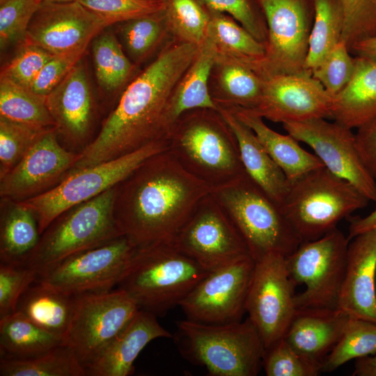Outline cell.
<instances>
[{
  "instance_id": "30",
  "label": "cell",
  "mask_w": 376,
  "mask_h": 376,
  "mask_svg": "<svg viewBox=\"0 0 376 376\" xmlns=\"http://www.w3.org/2000/svg\"><path fill=\"white\" fill-rule=\"evenodd\" d=\"M63 344V337L42 329L19 312L0 318V359H30Z\"/></svg>"
},
{
  "instance_id": "31",
  "label": "cell",
  "mask_w": 376,
  "mask_h": 376,
  "mask_svg": "<svg viewBox=\"0 0 376 376\" xmlns=\"http://www.w3.org/2000/svg\"><path fill=\"white\" fill-rule=\"evenodd\" d=\"M33 212L20 202L1 199L0 262L22 263L40 240Z\"/></svg>"
},
{
  "instance_id": "53",
  "label": "cell",
  "mask_w": 376,
  "mask_h": 376,
  "mask_svg": "<svg viewBox=\"0 0 376 376\" xmlns=\"http://www.w3.org/2000/svg\"><path fill=\"white\" fill-rule=\"evenodd\" d=\"M351 54L355 56L376 60V36L361 40L352 46Z\"/></svg>"
},
{
  "instance_id": "18",
  "label": "cell",
  "mask_w": 376,
  "mask_h": 376,
  "mask_svg": "<svg viewBox=\"0 0 376 376\" xmlns=\"http://www.w3.org/2000/svg\"><path fill=\"white\" fill-rule=\"evenodd\" d=\"M113 24L79 1H42L29 26L24 43L53 55L86 49L90 42Z\"/></svg>"
},
{
  "instance_id": "1",
  "label": "cell",
  "mask_w": 376,
  "mask_h": 376,
  "mask_svg": "<svg viewBox=\"0 0 376 376\" xmlns=\"http://www.w3.org/2000/svg\"><path fill=\"white\" fill-rule=\"evenodd\" d=\"M198 49V45L181 41L163 49L125 89L71 171L168 139L171 99Z\"/></svg>"
},
{
  "instance_id": "15",
  "label": "cell",
  "mask_w": 376,
  "mask_h": 376,
  "mask_svg": "<svg viewBox=\"0 0 376 376\" xmlns=\"http://www.w3.org/2000/svg\"><path fill=\"white\" fill-rule=\"evenodd\" d=\"M139 310L128 294L118 288L79 296L63 344L85 368Z\"/></svg>"
},
{
  "instance_id": "40",
  "label": "cell",
  "mask_w": 376,
  "mask_h": 376,
  "mask_svg": "<svg viewBox=\"0 0 376 376\" xmlns=\"http://www.w3.org/2000/svg\"><path fill=\"white\" fill-rule=\"evenodd\" d=\"M0 117V178L10 171L50 129Z\"/></svg>"
},
{
  "instance_id": "20",
  "label": "cell",
  "mask_w": 376,
  "mask_h": 376,
  "mask_svg": "<svg viewBox=\"0 0 376 376\" xmlns=\"http://www.w3.org/2000/svg\"><path fill=\"white\" fill-rule=\"evenodd\" d=\"M332 96L304 70L263 79L258 104L250 109L274 123L298 122L316 118H331Z\"/></svg>"
},
{
  "instance_id": "54",
  "label": "cell",
  "mask_w": 376,
  "mask_h": 376,
  "mask_svg": "<svg viewBox=\"0 0 376 376\" xmlns=\"http://www.w3.org/2000/svg\"><path fill=\"white\" fill-rule=\"evenodd\" d=\"M353 376H376V354L356 359Z\"/></svg>"
},
{
  "instance_id": "35",
  "label": "cell",
  "mask_w": 376,
  "mask_h": 376,
  "mask_svg": "<svg viewBox=\"0 0 376 376\" xmlns=\"http://www.w3.org/2000/svg\"><path fill=\"white\" fill-rule=\"evenodd\" d=\"M1 376H86L74 352L63 344L36 357L0 359Z\"/></svg>"
},
{
  "instance_id": "25",
  "label": "cell",
  "mask_w": 376,
  "mask_h": 376,
  "mask_svg": "<svg viewBox=\"0 0 376 376\" xmlns=\"http://www.w3.org/2000/svg\"><path fill=\"white\" fill-rule=\"evenodd\" d=\"M217 111L236 138L245 173L281 205L290 185L284 173L268 154L254 132L230 109L217 106Z\"/></svg>"
},
{
  "instance_id": "50",
  "label": "cell",
  "mask_w": 376,
  "mask_h": 376,
  "mask_svg": "<svg viewBox=\"0 0 376 376\" xmlns=\"http://www.w3.org/2000/svg\"><path fill=\"white\" fill-rule=\"evenodd\" d=\"M85 52L82 49L52 56L40 70L29 90L46 97L81 61Z\"/></svg>"
},
{
  "instance_id": "17",
  "label": "cell",
  "mask_w": 376,
  "mask_h": 376,
  "mask_svg": "<svg viewBox=\"0 0 376 376\" xmlns=\"http://www.w3.org/2000/svg\"><path fill=\"white\" fill-rule=\"evenodd\" d=\"M283 127L297 141L309 146L330 172L376 203V180L360 156L352 129L324 118L285 123Z\"/></svg>"
},
{
  "instance_id": "10",
  "label": "cell",
  "mask_w": 376,
  "mask_h": 376,
  "mask_svg": "<svg viewBox=\"0 0 376 376\" xmlns=\"http://www.w3.org/2000/svg\"><path fill=\"white\" fill-rule=\"evenodd\" d=\"M349 242L336 228L318 239L301 242L285 257L295 284L305 285L304 291L295 295L297 309L337 308Z\"/></svg>"
},
{
  "instance_id": "49",
  "label": "cell",
  "mask_w": 376,
  "mask_h": 376,
  "mask_svg": "<svg viewBox=\"0 0 376 376\" xmlns=\"http://www.w3.org/2000/svg\"><path fill=\"white\" fill-rule=\"evenodd\" d=\"M54 56L39 47L23 43L16 56L1 70L0 79L29 89L44 65Z\"/></svg>"
},
{
  "instance_id": "22",
  "label": "cell",
  "mask_w": 376,
  "mask_h": 376,
  "mask_svg": "<svg viewBox=\"0 0 376 376\" xmlns=\"http://www.w3.org/2000/svg\"><path fill=\"white\" fill-rule=\"evenodd\" d=\"M376 228L349 242L337 308L350 317L376 322Z\"/></svg>"
},
{
  "instance_id": "52",
  "label": "cell",
  "mask_w": 376,
  "mask_h": 376,
  "mask_svg": "<svg viewBox=\"0 0 376 376\" xmlns=\"http://www.w3.org/2000/svg\"><path fill=\"white\" fill-rule=\"evenodd\" d=\"M350 225L347 238L351 240L356 235L376 228V207L368 215L360 217H349Z\"/></svg>"
},
{
  "instance_id": "29",
  "label": "cell",
  "mask_w": 376,
  "mask_h": 376,
  "mask_svg": "<svg viewBox=\"0 0 376 376\" xmlns=\"http://www.w3.org/2000/svg\"><path fill=\"white\" fill-rule=\"evenodd\" d=\"M217 56L214 47L207 38L198 45L193 61L179 81L171 99L170 118L172 125L188 111L198 109L217 110L208 88Z\"/></svg>"
},
{
  "instance_id": "19",
  "label": "cell",
  "mask_w": 376,
  "mask_h": 376,
  "mask_svg": "<svg viewBox=\"0 0 376 376\" xmlns=\"http://www.w3.org/2000/svg\"><path fill=\"white\" fill-rule=\"evenodd\" d=\"M79 153L65 148L56 128L47 131L6 175L1 199L24 201L49 190L72 169Z\"/></svg>"
},
{
  "instance_id": "47",
  "label": "cell",
  "mask_w": 376,
  "mask_h": 376,
  "mask_svg": "<svg viewBox=\"0 0 376 376\" xmlns=\"http://www.w3.org/2000/svg\"><path fill=\"white\" fill-rule=\"evenodd\" d=\"M113 24L163 11L165 0H78Z\"/></svg>"
},
{
  "instance_id": "5",
  "label": "cell",
  "mask_w": 376,
  "mask_h": 376,
  "mask_svg": "<svg viewBox=\"0 0 376 376\" xmlns=\"http://www.w3.org/2000/svg\"><path fill=\"white\" fill-rule=\"evenodd\" d=\"M172 338L184 359L210 375L256 376L263 368L265 348L248 318L224 324L185 319Z\"/></svg>"
},
{
  "instance_id": "12",
  "label": "cell",
  "mask_w": 376,
  "mask_h": 376,
  "mask_svg": "<svg viewBox=\"0 0 376 376\" xmlns=\"http://www.w3.org/2000/svg\"><path fill=\"white\" fill-rule=\"evenodd\" d=\"M135 248L122 235L39 270L35 281L76 297L111 291L118 285Z\"/></svg>"
},
{
  "instance_id": "46",
  "label": "cell",
  "mask_w": 376,
  "mask_h": 376,
  "mask_svg": "<svg viewBox=\"0 0 376 376\" xmlns=\"http://www.w3.org/2000/svg\"><path fill=\"white\" fill-rule=\"evenodd\" d=\"M206 8L228 14L264 45L267 27L264 15L256 0H197Z\"/></svg>"
},
{
  "instance_id": "48",
  "label": "cell",
  "mask_w": 376,
  "mask_h": 376,
  "mask_svg": "<svg viewBox=\"0 0 376 376\" xmlns=\"http://www.w3.org/2000/svg\"><path fill=\"white\" fill-rule=\"evenodd\" d=\"M37 272L22 263L0 262V318L15 312L19 298Z\"/></svg>"
},
{
  "instance_id": "38",
  "label": "cell",
  "mask_w": 376,
  "mask_h": 376,
  "mask_svg": "<svg viewBox=\"0 0 376 376\" xmlns=\"http://www.w3.org/2000/svg\"><path fill=\"white\" fill-rule=\"evenodd\" d=\"M93 57L97 81L107 91L118 89L133 69L116 37L111 31L101 32L94 38Z\"/></svg>"
},
{
  "instance_id": "14",
  "label": "cell",
  "mask_w": 376,
  "mask_h": 376,
  "mask_svg": "<svg viewBox=\"0 0 376 376\" xmlns=\"http://www.w3.org/2000/svg\"><path fill=\"white\" fill-rule=\"evenodd\" d=\"M171 242L210 272L250 256L244 239L211 192Z\"/></svg>"
},
{
  "instance_id": "4",
  "label": "cell",
  "mask_w": 376,
  "mask_h": 376,
  "mask_svg": "<svg viewBox=\"0 0 376 376\" xmlns=\"http://www.w3.org/2000/svg\"><path fill=\"white\" fill-rule=\"evenodd\" d=\"M168 141L180 164L212 189L246 173L236 138L217 110L182 113L171 126Z\"/></svg>"
},
{
  "instance_id": "36",
  "label": "cell",
  "mask_w": 376,
  "mask_h": 376,
  "mask_svg": "<svg viewBox=\"0 0 376 376\" xmlns=\"http://www.w3.org/2000/svg\"><path fill=\"white\" fill-rule=\"evenodd\" d=\"M0 117L39 127H55L46 97L0 79Z\"/></svg>"
},
{
  "instance_id": "16",
  "label": "cell",
  "mask_w": 376,
  "mask_h": 376,
  "mask_svg": "<svg viewBox=\"0 0 376 376\" xmlns=\"http://www.w3.org/2000/svg\"><path fill=\"white\" fill-rule=\"evenodd\" d=\"M254 267L248 256L210 272L180 302L186 319L210 324L241 321Z\"/></svg>"
},
{
  "instance_id": "26",
  "label": "cell",
  "mask_w": 376,
  "mask_h": 376,
  "mask_svg": "<svg viewBox=\"0 0 376 376\" xmlns=\"http://www.w3.org/2000/svg\"><path fill=\"white\" fill-rule=\"evenodd\" d=\"M355 63L352 79L332 97L331 107V118L352 130L376 119V60L355 56Z\"/></svg>"
},
{
  "instance_id": "45",
  "label": "cell",
  "mask_w": 376,
  "mask_h": 376,
  "mask_svg": "<svg viewBox=\"0 0 376 376\" xmlns=\"http://www.w3.org/2000/svg\"><path fill=\"white\" fill-rule=\"evenodd\" d=\"M344 13L341 40L350 49L355 43L376 36V0H340Z\"/></svg>"
},
{
  "instance_id": "13",
  "label": "cell",
  "mask_w": 376,
  "mask_h": 376,
  "mask_svg": "<svg viewBox=\"0 0 376 376\" xmlns=\"http://www.w3.org/2000/svg\"><path fill=\"white\" fill-rule=\"evenodd\" d=\"M295 286L285 256L269 253L255 261L246 313L265 350L283 338L295 316Z\"/></svg>"
},
{
  "instance_id": "37",
  "label": "cell",
  "mask_w": 376,
  "mask_h": 376,
  "mask_svg": "<svg viewBox=\"0 0 376 376\" xmlns=\"http://www.w3.org/2000/svg\"><path fill=\"white\" fill-rule=\"evenodd\" d=\"M376 354V322L350 318L332 351L324 359L322 373H330L352 359Z\"/></svg>"
},
{
  "instance_id": "55",
  "label": "cell",
  "mask_w": 376,
  "mask_h": 376,
  "mask_svg": "<svg viewBox=\"0 0 376 376\" xmlns=\"http://www.w3.org/2000/svg\"><path fill=\"white\" fill-rule=\"evenodd\" d=\"M40 2L42 1H49V2H56V3H65V2H72V1H78V0H38Z\"/></svg>"
},
{
  "instance_id": "27",
  "label": "cell",
  "mask_w": 376,
  "mask_h": 376,
  "mask_svg": "<svg viewBox=\"0 0 376 376\" xmlns=\"http://www.w3.org/2000/svg\"><path fill=\"white\" fill-rule=\"evenodd\" d=\"M227 108L254 132L289 182L311 170L324 166L315 154L304 150L292 136L272 130L253 111L237 107Z\"/></svg>"
},
{
  "instance_id": "23",
  "label": "cell",
  "mask_w": 376,
  "mask_h": 376,
  "mask_svg": "<svg viewBox=\"0 0 376 376\" xmlns=\"http://www.w3.org/2000/svg\"><path fill=\"white\" fill-rule=\"evenodd\" d=\"M158 338H172L173 335L160 325L155 314L139 309L99 355L85 367L86 376L132 374L133 364L139 353L150 341Z\"/></svg>"
},
{
  "instance_id": "44",
  "label": "cell",
  "mask_w": 376,
  "mask_h": 376,
  "mask_svg": "<svg viewBox=\"0 0 376 376\" xmlns=\"http://www.w3.org/2000/svg\"><path fill=\"white\" fill-rule=\"evenodd\" d=\"M40 3L38 0H0L1 49L24 43L30 22Z\"/></svg>"
},
{
  "instance_id": "28",
  "label": "cell",
  "mask_w": 376,
  "mask_h": 376,
  "mask_svg": "<svg viewBox=\"0 0 376 376\" xmlns=\"http://www.w3.org/2000/svg\"><path fill=\"white\" fill-rule=\"evenodd\" d=\"M78 297L34 281L22 294L16 311L42 329L63 338L72 319Z\"/></svg>"
},
{
  "instance_id": "43",
  "label": "cell",
  "mask_w": 376,
  "mask_h": 376,
  "mask_svg": "<svg viewBox=\"0 0 376 376\" xmlns=\"http://www.w3.org/2000/svg\"><path fill=\"white\" fill-rule=\"evenodd\" d=\"M355 56L340 40L322 63L311 71L312 76L332 97L340 92L352 79L355 70Z\"/></svg>"
},
{
  "instance_id": "34",
  "label": "cell",
  "mask_w": 376,
  "mask_h": 376,
  "mask_svg": "<svg viewBox=\"0 0 376 376\" xmlns=\"http://www.w3.org/2000/svg\"><path fill=\"white\" fill-rule=\"evenodd\" d=\"M314 18L304 69L318 67L341 40L344 13L340 0H313Z\"/></svg>"
},
{
  "instance_id": "24",
  "label": "cell",
  "mask_w": 376,
  "mask_h": 376,
  "mask_svg": "<svg viewBox=\"0 0 376 376\" xmlns=\"http://www.w3.org/2000/svg\"><path fill=\"white\" fill-rule=\"evenodd\" d=\"M350 318L338 308L297 309L283 338L299 353L322 366Z\"/></svg>"
},
{
  "instance_id": "51",
  "label": "cell",
  "mask_w": 376,
  "mask_h": 376,
  "mask_svg": "<svg viewBox=\"0 0 376 376\" xmlns=\"http://www.w3.org/2000/svg\"><path fill=\"white\" fill-rule=\"evenodd\" d=\"M357 130V149L363 163L376 180V119Z\"/></svg>"
},
{
  "instance_id": "8",
  "label": "cell",
  "mask_w": 376,
  "mask_h": 376,
  "mask_svg": "<svg viewBox=\"0 0 376 376\" xmlns=\"http://www.w3.org/2000/svg\"><path fill=\"white\" fill-rule=\"evenodd\" d=\"M113 187L65 211L40 235L24 264L36 272L122 236L113 214Z\"/></svg>"
},
{
  "instance_id": "41",
  "label": "cell",
  "mask_w": 376,
  "mask_h": 376,
  "mask_svg": "<svg viewBox=\"0 0 376 376\" xmlns=\"http://www.w3.org/2000/svg\"><path fill=\"white\" fill-rule=\"evenodd\" d=\"M123 42L135 61L148 56L169 29L164 10L119 23Z\"/></svg>"
},
{
  "instance_id": "11",
  "label": "cell",
  "mask_w": 376,
  "mask_h": 376,
  "mask_svg": "<svg viewBox=\"0 0 376 376\" xmlns=\"http://www.w3.org/2000/svg\"><path fill=\"white\" fill-rule=\"evenodd\" d=\"M265 18L264 56L249 66L262 79L305 70L313 0H256Z\"/></svg>"
},
{
  "instance_id": "9",
  "label": "cell",
  "mask_w": 376,
  "mask_h": 376,
  "mask_svg": "<svg viewBox=\"0 0 376 376\" xmlns=\"http://www.w3.org/2000/svg\"><path fill=\"white\" fill-rule=\"evenodd\" d=\"M168 148V139H162L119 157L70 171L49 190L20 203L34 214L41 235L61 214L113 188L146 159Z\"/></svg>"
},
{
  "instance_id": "3",
  "label": "cell",
  "mask_w": 376,
  "mask_h": 376,
  "mask_svg": "<svg viewBox=\"0 0 376 376\" xmlns=\"http://www.w3.org/2000/svg\"><path fill=\"white\" fill-rule=\"evenodd\" d=\"M210 272L172 242L135 248L117 285L139 309L164 315Z\"/></svg>"
},
{
  "instance_id": "42",
  "label": "cell",
  "mask_w": 376,
  "mask_h": 376,
  "mask_svg": "<svg viewBox=\"0 0 376 376\" xmlns=\"http://www.w3.org/2000/svg\"><path fill=\"white\" fill-rule=\"evenodd\" d=\"M263 368L267 376H317L322 365L296 351L283 338L265 350Z\"/></svg>"
},
{
  "instance_id": "32",
  "label": "cell",
  "mask_w": 376,
  "mask_h": 376,
  "mask_svg": "<svg viewBox=\"0 0 376 376\" xmlns=\"http://www.w3.org/2000/svg\"><path fill=\"white\" fill-rule=\"evenodd\" d=\"M214 68L218 88L211 95L217 106L247 109L256 107L263 79L253 70L239 61L218 54Z\"/></svg>"
},
{
  "instance_id": "2",
  "label": "cell",
  "mask_w": 376,
  "mask_h": 376,
  "mask_svg": "<svg viewBox=\"0 0 376 376\" xmlns=\"http://www.w3.org/2000/svg\"><path fill=\"white\" fill-rule=\"evenodd\" d=\"M118 230L136 248L171 242L212 187L168 149L143 162L113 187Z\"/></svg>"
},
{
  "instance_id": "21",
  "label": "cell",
  "mask_w": 376,
  "mask_h": 376,
  "mask_svg": "<svg viewBox=\"0 0 376 376\" xmlns=\"http://www.w3.org/2000/svg\"><path fill=\"white\" fill-rule=\"evenodd\" d=\"M46 105L58 134L76 152L82 151L90 138L95 104L84 65L80 61L46 96Z\"/></svg>"
},
{
  "instance_id": "6",
  "label": "cell",
  "mask_w": 376,
  "mask_h": 376,
  "mask_svg": "<svg viewBox=\"0 0 376 376\" xmlns=\"http://www.w3.org/2000/svg\"><path fill=\"white\" fill-rule=\"evenodd\" d=\"M211 194L239 231L255 261L269 253L286 257L301 244L281 206L246 173L212 189Z\"/></svg>"
},
{
  "instance_id": "33",
  "label": "cell",
  "mask_w": 376,
  "mask_h": 376,
  "mask_svg": "<svg viewBox=\"0 0 376 376\" xmlns=\"http://www.w3.org/2000/svg\"><path fill=\"white\" fill-rule=\"evenodd\" d=\"M207 10L210 20L206 38L212 42L218 55L235 59L249 66L264 56L265 45L233 17Z\"/></svg>"
},
{
  "instance_id": "7",
  "label": "cell",
  "mask_w": 376,
  "mask_h": 376,
  "mask_svg": "<svg viewBox=\"0 0 376 376\" xmlns=\"http://www.w3.org/2000/svg\"><path fill=\"white\" fill-rule=\"evenodd\" d=\"M370 201L324 166L290 182L281 208L301 242L318 239Z\"/></svg>"
},
{
  "instance_id": "39",
  "label": "cell",
  "mask_w": 376,
  "mask_h": 376,
  "mask_svg": "<svg viewBox=\"0 0 376 376\" xmlns=\"http://www.w3.org/2000/svg\"><path fill=\"white\" fill-rule=\"evenodd\" d=\"M168 29L181 42L200 45L207 37L210 20L208 10L197 0H165Z\"/></svg>"
}]
</instances>
